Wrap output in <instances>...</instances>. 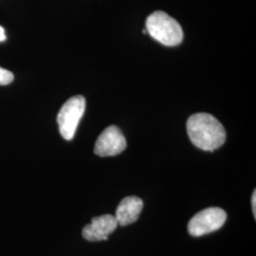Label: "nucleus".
I'll return each instance as SVG.
<instances>
[{"instance_id":"obj_1","label":"nucleus","mask_w":256,"mask_h":256,"mask_svg":"<svg viewBox=\"0 0 256 256\" xmlns=\"http://www.w3.org/2000/svg\"><path fill=\"white\" fill-rule=\"evenodd\" d=\"M187 132L192 144L203 151L214 152L226 142V130L216 117L207 113L191 116L187 122Z\"/></svg>"},{"instance_id":"obj_2","label":"nucleus","mask_w":256,"mask_h":256,"mask_svg":"<svg viewBox=\"0 0 256 256\" xmlns=\"http://www.w3.org/2000/svg\"><path fill=\"white\" fill-rule=\"evenodd\" d=\"M146 30L148 34L166 46L180 45L184 37L180 24L162 10L155 12L148 16Z\"/></svg>"},{"instance_id":"obj_3","label":"nucleus","mask_w":256,"mask_h":256,"mask_svg":"<svg viewBox=\"0 0 256 256\" xmlns=\"http://www.w3.org/2000/svg\"><path fill=\"white\" fill-rule=\"evenodd\" d=\"M86 111V99L74 96L64 104L57 116L59 130L66 140H72Z\"/></svg>"},{"instance_id":"obj_4","label":"nucleus","mask_w":256,"mask_h":256,"mask_svg":"<svg viewBox=\"0 0 256 256\" xmlns=\"http://www.w3.org/2000/svg\"><path fill=\"white\" fill-rule=\"evenodd\" d=\"M227 220L226 212L220 208H208L196 214L188 225L189 234L200 238L221 229Z\"/></svg>"},{"instance_id":"obj_5","label":"nucleus","mask_w":256,"mask_h":256,"mask_svg":"<svg viewBox=\"0 0 256 256\" xmlns=\"http://www.w3.org/2000/svg\"><path fill=\"white\" fill-rule=\"evenodd\" d=\"M126 140L120 128L112 126L106 128L98 138L94 152L100 156H114L122 153L126 148Z\"/></svg>"},{"instance_id":"obj_6","label":"nucleus","mask_w":256,"mask_h":256,"mask_svg":"<svg viewBox=\"0 0 256 256\" xmlns=\"http://www.w3.org/2000/svg\"><path fill=\"white\" fill-rule=\"evenodd\" d=\"M118 226L119 224L116 218L111 214L94 218H92V223L82 230V236L90 242L106 241Z\"/></svg>"},{"instance_id":"obj_7","label":"nucleus","mask_w":256,"mask_h":256,"mask_svg":"<svg viewBox=\"0 0 256 256\" xmlns=\"http://www.w3.org/2000/svg\"><path fill=\"white\" fill-rule=\"evenodd\" d=\"M142 209L144 202L140 198L137 196H128L120 203L115 218L120 226L126 227L138 221Z\"/></svg>"},{"instance_id":"obj_8","label":"nucleus","mask_w":256,"mask_h":256,"mask_svg":"<svg viewBox=\"0 0 256 256\" xmlns=\"http://www.w3.org/2000/svg\"><path fill=\"white\" fill-rule=\"evenodd\" d=\"M14 76L9 70L0 68V86H8L14 82Z\"/></svg>"},{"instance_id":"obj_9","label":"nucleus","mask_w":256,"mask_h":256,"mask_svg":"<svg viewBox=\"0 0 256 256\" xmlns=\"http://www.w3.org/2000/svg\"><path fill=\"white\" fill-rule=\"evenodd\" d=\"M252 212L254 216H256V191L254 192L252 194Z\"/></svg>"},{"instance_id":"obj_10","label":"nucleus","mask_w":256,"mask_h":256,"mask_svg":"<svg viewBox=\"0 0 256 256\" xmlns=\"http://www.w3.org/2000/svg\"><path fill=\"white\" fill-rule=\"evenodd\" d=\"M6 40H7V36H6L5 30H4V28L0 26V42H4Z\"/></svg>"}]
</instances>
